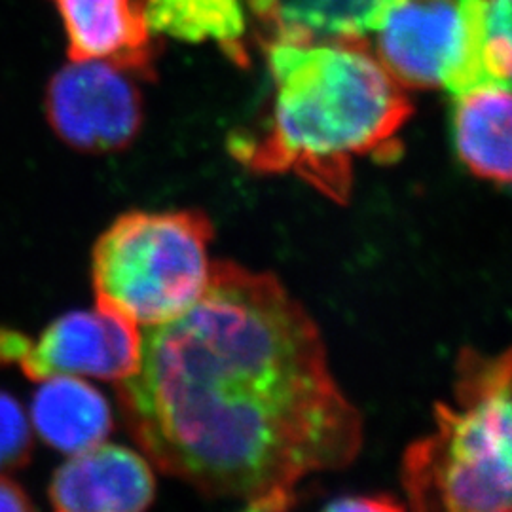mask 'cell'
<instances>
[{
    "label": "cell",
    "mask_w": 512,
    "mask_h": 512,
    "mask_svg": "<svg viewBox=\"0 0 512 512\" xmlns=\"http://www.w3.org/2000/svg\"><path fill=\"white\" fill-rule=\"evenodd\" d=\"M211 239L213 224L202 211L118 217L93 247L95 304L139 329L181 317L209 285Z\"/></svg>",
    "instance_id": "cell-4"
},
{
    "label": "cell",
    "mask_w": 512,
    "mask_h": 512,
    "mask_svg": "<svg viewBox=\"0 0 512 512\" xmlns=\"http://www.w3.org/2000/svg\"><path fill=\"white\" fill-rule=\"evenodd\" d=\"M486 67L494 82L511 84V0H486Z\"/></svg>",
    "instance_id": "cell-15"
},
{
    "label": "cell",
    "mask_w": 512,
    "mask_h": 512,
    "mask_svg": "<svg viewBox=\"0 0 512 512\" xmlns=\"http://www.w3.org/2000/svg\"><path fill=\"white\" fill-rule=\"evenodd\" d=\"M511 351L459 357L456 403H439L435 429L414 442L403 486L416 511L509 512L512 482Z\"/></svg>",
    "instance_id": "cell-3"
},
{
    "label": "cell",
    "mask_w": 512,
    "mask_h": 512,
    "mask_svg": "<svg viewBox=\"0 0 512 512\" xmlns=\"http://www.w3.org/2000/svg\"><path fill=\"white\" fill-rule=\"evenodd\" d=\"M511 84L488 82L456 95L454 143L478 179L511 183Z\"/></svg>",
    "instance_id": "cell-10"
},
{
    "label": "cell",
    "mask_w": 512,
    "mask_h": 512,
    "mask_svg": "<svg viewBox=\"0 0 512 512\" xmlns=\"http://www.w3.org/2000/svg\"><path fill=\"white\" fill-rule=\"evenodd\" d=\"M148 27L183 42H217L226 54L243 59L241 38L247 18L241 0H143Z\"/></svg>",
    "instance_id": "cell-12"
},
{
    "label": "cell",
    "mask_w": 512,
    "mask_h": 512,
    "mask_svg": "<svg viewBox=\"0 0 512 512\" xmlns=\"http://www.w3.org/2000/svg\"><path fill=\"white\" fill-rule=\"evenodd\" d=\"M141 346L143 330L95 304L55 319L38 338L0 329V366H18L37 382L52 376L122 382L137 370Z\"/></svg>",
    "instance_id": "cell-6"
},
{
    "label": "cell",
    "mask_w": 512,
    "mask_h": 512,
    "mask_svg": "<svg viewBox=\"0 0 512 512\" xmlns=\"http://www.w3.org/2000/svg\"><path fill=\"white\" fill-rule=\"evenodd\" d=\"M33 503L25 490L6 475H0V511H33Z\"/></svg>",
    "instance_id": "cell-17"
},
{
    "label": "cell",
    "mask_w": 512,
    "mask_h": 512,
    "mask_svg": "<svg viewBox=\"0 0 512 512\" xmlns=\"http://www.w3.org/2000/svg\"><path fill=\"white\" fill-rule=\"evenodd\" d=\"M46 120L69 147L107 154L131 145L143 124V99L133 74L107 61L61 67L44 95Z\"/></svg>",
    "instance_id": "cell-7"
},
{
    "label": "cell",
    "mask_w": 512,
    "mask_h": 512,
    "mask_svg": "<svg viewBox=\"0 0 512 512\" xmlns=\"http://www.w3.org/2000/svg\"><path fill=\"white\" fill-rule=\"evenodd\" d=\"M486 0H404L378 29L374 54L404 90L454 97L494 82L486 67Z\"/></svg>",
    "instance_id": "cell-5"
},
{
    "label": "cell",
    "mask_w": 512,
    "mask_h": 512,
    "mask_svg": "<svg viewBox=\"0 0 512 512\" xmlns=\"http://www.w3.org/2000/svg\"><path fill=\"white\" fill-rule=\"evenodd\" d=\"M61 18L74 61H107L152 78L156 46L143 0H50Z\"/></svg>",
    "instance_id": "cell-9"
},
{
    "label": "cell",
    "mask_w": 512,
    "mask_h": 512,
    "mask_svg": "<svg viewBox=\"0 0 512 512\" xmlns=\"http://www.w3.org/2000/svg\"><path fill=\"white\" fill-rule=\"evenodd\" d=\"M120 384L129 431L164 473L251 511H285L308 476L348 467L363 420L310 313L275 275L215 262L202 298L143 330Z\"/></svg>",
    "instance_id": "cell-1"
},
{
    "label": "cell",
    "mask_w": 512,
    "mask_h": 512,
    "mask_svg": "<svg viewBox=\"0 0 512 512\" xmlns=\"http://www.w3.org/2000/svg\"><path fill=\"white\" fill-rule=\"evenodd\" d=\"M404 0H285L277 19L313 38H361L378 31Z\"/></svg>",
    "instance_id": "cell-13"
},
{
    "label": "cell",
    "mask_w": 512,
    "mask_h": 512,
    "mask_svg": "<svg viewBox=\"0 0 512 512\" xmlns=\"http://www.w3.org/2000/svg\"><path fill=\"white\" fill-rule=\"evenodd\" d=\"M31 448V421L14 397L0 391V475L23 467Z\"/></svg>",
    "instance_id": "cell-14"
},
{
    "label": "cell",
    "mask_w": 512,
    "mask_h": 512,
    "mask_svg": "<svg viewBox=\"0 0 512 512\" xmlns=\"http://www.w3.org/2000/svg\"><path fill=\"white\" fill-rule=\"evenodd\" d=\"M266 55L272 109L256 131L230 139L232 156L253 173H291L332 202H348L355 160L401 152L397 137L412 114L404 88L361 38L279 27Z\"/></svg>",
    "instance_id": "cell-2"
},
{
    "label": "cell",
    "mask_w": 512,
    "mask_h": 512,
    "mask_svg": "<svg viewBox=\"0 0 512 512\" xmlns=\"http://www.w3.org/2000/svg\"><path fill=\"white\" fill-rule=\"evenodd\" d=\"M156 494L150 461L118 444H95L65 461L50 482L55 511H145Z\"/></svg>",
    "instance_id": "cell-8"
},
{
    "label": "cell",
    "mask_w": 512,
    "mask_h": 512,
    "mask_svg": "<svg viewBox=\"0 0 512 512\" xmlns=\"http://www.w3.org/2000/svg\"><path fill=\"white\" fill-rule=\"evenodd\" d=\"M327 509L329 511H401L404 505L389 495H355V497H340L338 501L329 503Z\"/></svg>",
    "instance_id": "cell-16"
},
{
    "label": "cell",
    "mask_w": 512,
    "mask_h": 512,
    "mask_svg": "<svg viewBox=\"0 0 512 512\" xmlns=\"http://www.w3.org/2000/svg\"><path fill=\"white\" fill-rule=\"evenodd\" d=\"M31 427L48 446L73 456L107 440L112 412L84 378L52 376L40 380L31 403Z\"/></svg>",
    "instance_id": "cell-11"
}]
</instances>
